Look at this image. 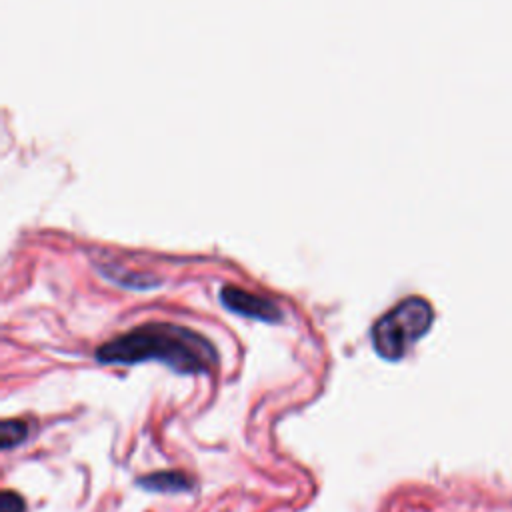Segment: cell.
I'll return each mask as SVG.
<instances>
[{
  "label": "cell",
  "instance_id": "6da1fadb",
  "mask_svg": "<svg viewBox=\"0 0 512 512\" xmlns=\"http://www.w3.org/2000/svg\"><path fill=\"white\" fill-rule=\"evenodd\" d=\"M102 364H138L158 360L180 374H208L218 364V352L202 334L170 324L148 322L136 326L96 350Z\"/></svg>",
  "mask_w": 512,
  "mask_h": 512
},
{
  "label": "cell",
  "instance_id": "8992f818",
  "mask_svg": "<svg viewBox=\"0 0 512 512\" xmlns=\"http://www.w3.org/2000/svg\"><path fill=\"white\" fill-rule=\"evenodd\" d=\"M26 504L20 494L12 490H4L0 496V512H24Z\"/></svg>",
  "mask_w": 512,
  "mask_h": 512
},
{
  "label": "cell",
  "instance_id": "5b68a950",
  "mask_svg": "<svg viewBox=\"0 0 512 512\" xmlns=\"http://www.w3.org/2000/svg\"><path fill=\"white\" fill-rule=\"evenodd\" d=\"M28 424L24 420H16V418H4L0 424V446L4 450H10L18 444H22L28 438Z\"/></svg>",
  "mask_w": 512,
  "mask_h": 512
},
{
  "label": "cell",
  "instance_id": "7a4b0ae2",
  "mask_svg": "<svg viewBox=\"0 0 512 512\" xmlns=\"http://www.w3.org/2000/svg\"><path fill=\"white\" fill-rule=\"evenodd\" d=\"M432 322V304L422 296H408L374 322L372 346L380 358L400 360L432 328Z\"/></svg>",
  "mask_w": 512,
  "mask_h": 512
},
{
  "label": "cell",
  "instance_id": "3957f363",
  "mask_svg": "<svg viewBox=\"0 0 512 512\" xmlns=\"http://www.w3.org/2000/svg\"><path fill=\"white\" fill-rule=\"evenodd\" d=\"M220 300L228 310H232L240 316H246V318L262 320V322H280V318H282V312L276 306V302H272L264 296L252 294L244 288L224 286L220 290Z\"/></svg>",
  "mask_w": 512,
  "mask_h": 512
},
{
  "label": "cell",
  "instance_id": "277c9868",
  "mask_svg": "<svg viewBox=\"0 0 512 512\" xmlns=\"http://www.w3.org/2000/svg\"><path fill=\"white\" fill-rule=\"evenodd\" d=\"M138 486L148 492H160V494H178L190 490V480L186 474L176 470H164V472H152L142 478H138Z\"/></svg>",
  "mask_w": 512,
  "mask_h": 512
}]
</instances>
